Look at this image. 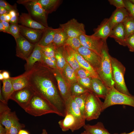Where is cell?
<instances>
[{"mask_svg": "<svg viewBox=\"0 0 134 134\" xmlns=\"http://www.w3.org/2000/svg\"><path fill=\"white\" fill-rule=\"evenodd\" d=\"M52 70L43 62H37L30 70L28 86L35 93L48 102L59 116L65 117V102L53 80Z\"/></svg>", "mask_w": 134, "mask_h": 134, "instance_id": "6da1fadb", "label": "cell"}, {"mask_svg": "<svg viewBox=\"0 0 134 134\" xmlns=\"http://www.w3.org/2000/svg\"><path fill=\"white\" fill-rule=\"evenodd\" d=\"M24 110L34 116L51 113L59 116L58 112L48 102L34 92Z\"/></svg>", "mask_w": 134, "mask_h": 134, "instance_id": "7a4b0ae2", "label": "cell"}, {"mask_svg": "<svg viewBox=\"0 0 134 134\" xmlns=\"http://www.w3.org/2000/svg\"><path fill=\"white\" fill-rule=\"evenodd\" d=\"M106 40H103L101 52L100 67L98 74L101 80L108 88L114 87L110 56Z\"/></svg>", "mask_w": 134, "mask_h": 134, "instance_id": "3957f363", "label": "cell"}, {"mask_svg": "<svg viewBox=\"0 0 134 134\" xmlns=\"http://www.w3.org/2000/svg\"><path fill=\"white\" fill-rule=\"evenodd\" d=\"M112 68L114 87L119 92L129 96L132 95L130 93L126 85L124 79L126 68L122 63L116 58L110 56Z\"/></svg>", "mask_w": 134, "mask_h": 134, "instance_id": "277c9868", "label": "cell"}, {"mask_svg": "<svg viewBox=\"0 0 134 134\" xmlns=\"http://www.w3.org/2000/svg\"><path fill=\"white\" fill-rule=\"evenodd\" d=\"M124 105L134 107V96H129L117 91L114 87L108 88L102 108V112L108 107L115 105Z\"/></svg>", "mask_w": 134, "mask_h": 134, "instance_id": "5b68a950", "label": "cell"}, {"mask_svg": "<svg viewBox=\"0 0 134 134\" xmlns=\"http://www.w3.org/2000/svg\"><path fill=\"white\" fill-rule=\"evenodd\" d=\"M17 2L24 5L32 18L46 27H48L47 22V14L37 0H19Z\"/></svg>", "mask_w": 134, "mask_h": 134, "instance_id": "8992f818", "label": "cell"}, {"mask_svg": "<svg viewBox=\"0 0 134 134\" xmlns=\"http://www.w3.org/2000/svg\"><path fill=\"white\" fill-rule=\"evenodd\" d=\"M103 102L93 92H89L86 100L84 117L90 121L98 119L102 112Z\"/></svg>", "mask_w": 134, "mask_h": 134, "instance_id": "52a82bcc", "label": "cell"}, {"mask_svg": "<svg viewBox=\"0 0 134 134\" xmlns=\"http://www.w3.org/2000/svg\"><path fill=\"white\" fill-rule=\"evenodd\" d=\"M60 27L64 31L68 37H79L81 35L86 34L84 24L78 22L75 18L65 23L60 24Z\"/></svg>", "mask_w": 134, "mask_h": 134, "instance_id": "ba28073f", "label": "cell"}, {"mask_svg": "<svg viewBox=\"0 0 134 134\" xmlns=\"http://www.w3.org/2000/svg\"><path fill=\"white\" fill-rule=\"evenodd\" d=\"M16 44V56L26 61L32 52L35 46L21 34L15 39Z\"/></svg>", "mask_w": 134, "mask_h": 134, "instance_id": "9c48e42d", "label": "cell"}, {"mask_svg": "<svg viewBox=\"0 0 134 134\" xmlns=\"http://www.w3.org/2000/svg\"><path fill=\"white\" fill-rule=\"evenodd\" d=\"M19 120L15 112H12L7 104L0 101V123L4 127L6 132L14 123Z\"/></svg>", "mask_w": 134, "mask_h": 134, "instance_id": "30bf717a", "label": "cell"}, {"mask_svg": "<svg viewBox=\"0 0 134 134\" xmlns=\"http://www.w3.org/2000/svg\"><path fill=\"white\" fill-rule=\"evenodd\" d=\"M34 92L29 86L14 91L10 99L16 102L24 110L29 103Z\"/></svg>", "mask_w": 134, "mask_h": 134, "instance_id": "8fae6325", "label": "cell"}, {"mask_svg": "<svg viewBox=\"0 0 134 134\" xmlns=\"http://www.w3.org/2000/svg\"><path fill=\"white\" fill-rule=\"evenodd\" d=\"M79 38L82 46L101 56L103 40L92 35H88L86 34L81 35Z\"/></svg>", "mask_w": 134, "mask_h": 134, "instance_id": "7c38bea8", "label": "cell"}, {"mask_svg": "<svg viewBox=\"0 0 134 134\" xmlns=\"http://www.w3.org/2000/svg\"><path fill=\"white\" fill-rule=\"evenodd\" d=\"M52 70L57 82L58 90L65 102L71 96L70 84L60 70L58 69L52 68Z\"/></svg>", "mask_w": 134, "mask_h": 134, "instance_id": "4fadbf2b", "label": "cell"}, {"mask_svg": "<svg viewBox=\"0 0 134 134\" xmlns=\"http://www.w3.org/2000/svg\"><path fill=\"white\" fill-rule=\"evenodd\" d=\"M76 50L98 73L100 67L101 57L93 51L82 45Z\"/></svg>", "mask_w": 134, "mask_h": 134, "instance_id": "5bb4252c", "label": "cell"}, {"mask_svg": "<svg viewBox=\"0 0 134 134\" xmlns=\"http://www.w3.org/2000/svg\"><path fill=\"white\" fill-rule=\"evenodd\" d=\"M65 118L60 120L58 124L62 131L66 132L69 130L72 132L78 130L85 125L71 114L67 112Z\"/></svg>", "mask_w": 134, "mask_h": 134, "instance_id": "9a60e30c", "label": "cell"}, {"mask_svg": "<svg viewBox=\"0 0 134 134\" xmlns=\"http://www.w3.org/2000/svg\"><path fill=\"white\" fill-rule=\"evenodd\" d=\"M19 25L21 34L30 42L35 45L39 42L45 30L33 29L21 25Z\"/></svg>", "mask_w": 134, "mask_h": 134, "instance_id": "2e32d148", "label": "cell"}, {"mask_svg": "<svg viewBox=\"0 0 134 134\" xmlns=\"http://www.w3.org/2000/svg\"><path fill=\"white\" fill-rule=\"evenodd\" d=\"M112 30L109 24V18H105L96 28L94 29V33L92 35L103 40H106Z\"/></svg>", "mask_w": 134, "mask_h": 134, "instance_id": "e0dca14e", "label": "cell"}, {"mask_svg": "<svg viewBox=\"0 0 134 134\" xmlns=\"http://www.w3.org/2000/svg\"><path fill=\"white\" fill-rule=\"evenodd\" d=\"M129 15L125 8H116L109 18L110 27L112 30L119 24L122 23Z\"/></svg>", "mask_w": 134, "mask_h": 134, "instance_id": "ac0fdd59", "label": "cell"}, {"mask_svg": "<svg viewBox=\"0 0 134 134\" xmlns=\"http://www.w3.org/2000/svg\"><path fill=\"white\" fill-rule=\"evenodd\" d=\"M18 22L21 25L32 29L44 30L47 28L33 19L28 13H22L19 16Z\"/></svg>", "mask_w": 134, "mask_h": 134, "instance_id": "d6986e66", "label": "cell"}, {"mask_svg": "<svg viewBox=\"0 0 134 134\" xmlns=\"http://www.w3.org/2000/svg\"><path fill=\"white\" fill-rule=\"evenodd\" d=\"M42 56L41 47L37 44L35 45L32 52L26 61V63L25 65L26 71L31 69L37 62L41 61Z\"/></svg>", "mask_w": 134, "mask_h": 134, "instance_id": "ffe728a7", "label": "cell"}, {"mask_svg": "<svg viewBox=\"0 0 134 134\" xmlns=\"http://www.w3.org/2000/svg\"><path fill=\"white\" fill-rule=\"evenodd\" d=\"M92 91L99 98L104 99L108 88L102 80L99 78L93 77L92 79Z\"/></svg>", "mask_w": 134, "mask_h": 134, "instance_id": "44dd1931", "label": "cell"}, {"mask_svg": "<svg viewBox=\"0 0 134 134\" xmlns=\"http://www.w3.org/2000/svg\"><path fill=\"white\" fill-rule=\"evenodd\" d=\"M109 37L113 38L120 45L126 46L125 31L122 23L119 24L113 28Z\"/></svg>", "mask_w": 134, "mask_h": 134, "instance_id": "7402d4cb", "label": "cell"}, {"mask_svg": "<svg viewBox=\"0 0 134 134\" xmlns=\"http://www.w3.org/2000/svg\"><path fill=\"white\" fill-rule=\"evenodd\" d=\"M30 70L26 71L18 76L10 77L14 91L23 89L29 85V75Z\"/></svg>", "mask_w": 134, "mask_h": 134, "instance_id": "603a6c76", "label": "cell"}, {"mask_svg": "<svg viewBox=\"0 0 134 134\" xmlns=\"http://www.w3.org/2000/svg\"><path fill=\"white\" fill-rule=\"evenodd\" d=\"M66 113L68 112L74 115L80 121L85 124L86 120L82 115L80 110L71 96L65 102Z\"/></svg>", "mask_w": 134, "mask_h": 134, "instance_id": "cb8c5ba5", "label": "cell"}, {"mask_svg": "<svg viewBox=\"0 0 134 134\" xmlns=\"http://www.w3.org/2000/svg\"><path fill=\"white\" fill-rule=\"evenodd\" d=\"M70 48L72 53L77 60L80 67L89 71L93 77L97 78L101 80L96 70L77 50L72 49L70 47Z\"/></svg>", "mask_w": 134, "mask_h": 134, "instance_id": "d4e9b609", "label": "cell"}, {"mask_svg": "<svg viewBox=\"0 0 134 134\" xmlns=\"http://www.w3.org/2000/svg\"><path fill=\"white\" fill-rule=\"evenodd\" d=\"M57 29L48 27L45 30L41 38L37 44L40 46H46L53 43L54 34Z\"/></svg>", "mask_w": 134, "mask_h": 134, "instance_id": "484cf974", "label": "cell"}, {"mask_svg": "<svg viewBox=\"0 0 134 134\" xmlns=\"http://www.w3.org/2000/svg\"><path fill=\"white\" fill-rule=\"evenodd\" d=\"M85 131L89 134H111L105 128L103 123L98 122L94 125H85L83 127Z\"/></svg>", "mask_w": 134, "mask_h": 134, "instance_id": "4316f807", "label": "cell"}, {"mask_svg": "<svg viewBox=\"0 0 134 134\" xmlns=\"http://www.w3.org/2000/svg\"><path fill=\"white\" fill-rule=\"evenodd\" d=\"M2 81V94L4 99L7 104L11 96L14 92L13 88L10 78L8 79H4Z\"/></svg>", "mask_w": 134, "mask_h": 134, "instance_id": "83f0119b", "label": "cell"}, {"mask_svg": "<svg viewBox=\"0 0 134 134\" xmlns=\"http://www.w3.org/2000/svg\"><path fill=\"white\" fill-rule=\"evenodd\" d=\"M42 5L46 13L48 14L55 11L59 5L60 0H37Z\"/></svg>", "mask_w": 134, "mask_h": 134, "instance_id": "f1b7e54d", "label": "cell"}, {"mask_svg": "<svg viewBox=\"0 0 134 134\" xmlns=\"http://www.w3.org/2000/svg\"><path fill=\"white\" fill-rule=\"evenodd\" d=\"M61 72L70 85L77 82L75 71L67 62Z\"/></svg>", "mask_w": 134, "mask_h": 134, "instance_id": "f546056e", "label": "cell"}, {"mask_svg": "<svg viewBox=\"0 0 134 134\" xmlns=\"http://www.w3.org/2000/svg\"><path fill=\"white\" fill-rule=\"evenodd\" d=\"M67 37L64 31L60 27L58 28L54 34L53 44L56 48L63 46Z\"/></svg>", "mask_w": 134, "mask_h": 134, "instance_id": "4dcf8cb0", "label": "cell"}, {"mask_svg": "<svg viewBox=\"0 0 134 134\" xmlns=\"http://www.w3.org/2000/svg\"><path fill=\"white\" fill-rule=\"evenodd\" d=\"M61 47L56 48L55 57L57 68L62 72L67 62L63 54L62 48H61Z\"/></svg>", "mask_w": 134, "mask_h": 134, "instance_id": "1f68e13d", "label": "cell"}, {"mask_svg": "<svg viewBox=\"0 0 134 134\" xmlns=\"http://www.w3.org/2000/svg\"><path fill=\"white\" fill-rule=\"evenodd\" d=\"M126 33V40L127 38L134 34V20L130 15L122 23Z\"/></svg>", "mask_w": 134, "mask_h": 134, "instance_id": "d6a6232c", "label": "cell"}, {"mask_svg": "<svg viewBox=\"0 0 134 134\" xmlns=\"http://www.w3.org/2000/svg\"><path fill=\"white\" fill-rule=\"evenodd\" d=\"M89 92L78 96L71 95L74 101L79 108L82 115L85 118L84 109L86 100Z\"/></svg>", "mask_w": 134, "mask_h": 134, "instance_id": "836d02e7", "label": "cell"}, {"mask_svg": "<svg viewBox=\"0 0 134 134\" xmlns=\"http://www.w3.org/2000/svg\"><path fill=\"white\" fill-rule=\"evenodd\" d=\"M43 54L46 57L56 63L55 57L56 48L53 43L46 46H40Z\"/></svg>", "mask_w": 134, "mask_h": 134, "instance_id": "e575fe53", "label": "cell"}, {"mask_svg": "<svg viewBox=\"0 0 134 134\" xmlns=\"http://www.w3.org/2000/svg\"><path fill=\"white\" fill-rule=\"evenodd\" d=\"M70 90L72 96H78L90 92L77 82L70 85Z\"/></svg>", "mask_w": 134, "mask_h": 134, "instance_id": "d590c367", "label": "cell"}, {"mask_svg": "<svg viewBox=\"0 0 134 134\" xmlns=\"http://www.w3.org/2000/svg\"><path fill=\"white\" fill-rule=\"evenodd\" d=\"M69 46L74 50H77L81 44L78 37H68L64 45Z\"/></svg>", "mask_w": 134, "mask_h": 134, "instance_id": "8d00e7d4", "label": "cell"}, {"mask_svg": "<svg viewBox=\"0 0 134 134\" xmlns=\"http://www.w3.org/2000/svg\"><path fill=\"white\" fill-rule=\"evenodd\" d=\"M92 77L90 76L82 79H78L77 82L82 87L88 89L90 92H92L91 82Z\"/></svg>", "mask_w": 134, "mask_h": 134, "instance_id": "74e56055", "label": "cell"}, {"mask_svg": "<svg viewBox=\"0 0 134 134\" xmlns=\"http://www.w3.org/2000/svg\"><path fill=\"white\" fill-rule=\"evenodd\" d=\"M25 127L24 124L20 123L18 121L12 125L6 133L8 134H18L19 131Z\"/></svg>", "mask_w": 134, "mask_h": 134, "instance_id": "f35d334b", "label": "cell"}, {"mask_svg": "<svg viewBox=\"0 0 134 134\" xmlns=\"http://www.w3.org/2000/svg\"><path fill=\"white\" fill-rule=\"evenodd\" d=\"M10 24L9 31L10 34L15 39L19 36L20 34L19 25L17 24Z\"/></svg>", "mask_w": 134, "mask_h": 134, "instance_id": "ab89813d", "label": "cell"}, {"mask_svg": "<svg viewBox=\"0 0 134 134\" xmlns=\"http://www.w3.org/2000/svg\"><path fill=\"white\" fill-rule=\"evenodd\" d=\"M76 75L77 79H82L90 76L93 77L89 71L81 67H80L77 70Z\"/></svg>", "mask_w": 134, "mask_h": 134, "instance_id": "60d3db41", "label": "cell"}, {"mask_svg": "<svg viewBox=\"0 0 134 134\" xmlns=\"http://www.w3.org/2000/svg\"><path fill=\"white\" fill-rule=\"evenodd\" d=\"M125 8L126 9L129 15L134 20V4L130 0H124Z\"/></svg>", "mask_w": 134, "mask_h": 134, "instance_id": "b9f144b4", "label": "cell"}, {"mask_svg": "<svg viewBox=\"0 0 134 134\" xmlns=\"http://www.w3.org/2000/svg\"><path fill=\"white\" fill-rule=\"evenodd\" d=\"M41 62L52 68L58 69L56 63L52 61L49 58L45 56L43 53Z\"/></svg>", "mask_w": 134, "mask_h": 134, "instance_id": "7bdbcfd3", "label": "cell"}, {"mask_svg": "<svg viewBox=\"0 0 134 134\" xmlns=\"http://www.w3.org/2000/svg\"><path fill=\"white\" fill-rule=\"evenodd\" d=\"M126 42L129 51L134 52V34L126 39Z\"/></svg>", "mask_w": 134, "mask_h": 134, "instance_id": "ee69618b", "label": "cell"}, {"mask_svg": "<svg viewBox=\"0 0 134 134\" xmlns=\"http://www.w3.org/2000/svg\"><path fill=\"white\" fill-rule=\"evenodd\" d=\"M110 4L115 6L116 8H125L124 0H109Z\"/></svg>", "mask_w": 134, "mask_h": 134, "instance_id": "f6af8a7d", "label": "cell"}, {"mask_svg": "<svg viewBox=\"0 0 134 134\" xmlns=\"http://www.w3.org/2000/svg\"><path fill=\"white\" fill-rule=\"evenodd\" d=\"M0 6L3 7L9 12L12 10H16L14 7L11 5L6 1L4 0H0Z\"/></svg>", "mask_w": 134, "mask_h": 134, "instance_id": "bcb514c9", "label": "cell"}, {"mask_svg": "<svg viewBox=\"0 0 134 134\" xmlns=\"http://www.w3.org/2000/svg\"><path fill=\"white\" fill-rule=\"evenodd\" d=\"M19 17V14L18 13L16 15L11 17L9 23H10L18 24Z\"/></svg>", "mask_w": 134, "mask_h": 134, "instance_id": "7dc6e473", "label": "cell"}, {"mask_svg": "<svg viewBox=\"0 0 134 134\" xmlns=\"http://www.w3.org/2000/svg\"><path fill=\"white\" fill-rule=\"evenodd\" d=\"M1 21L4 26L6 30V33L10 34V25L9 23L6 21Z\"/></svg>", "mask_w": 134, "mask_h": 134, "instance_id": "c3c4849f", "label": "cell"}, {"mask_svg": "<svg viewBox=\"0 0 134 134\" xmlns=\"http://www.w3.org/2000/svg\"><path fill=\"white\" fill-rule=\"evenodd\" d=\"M9 12L6 9L1 6H0V16L8 13Z\"/></svg>", "mask_w": 134, "mask_h": 134, "instance_id": "681fc988", "label": "cell"}, {"mask_svg": "<svg viewBox=\"0 0 134 134\" xmlns=\"http://www.w3.org/2000/svg\"><path fill=\"white\" fill-rule=\"evenodd\" d=\"M4 79H8L10 78L9 73L6 71H3L2 72Z\"/></svg>", "mask_w": 134, "mask_h": 134, "instance_id": "f907efd6", "label": "cell"}, {"mask_svg": "<svg viewBox=\"0 0 134 134\" xmlns=\"http://www.w3.org/2000/svg\"><path fill=\"white\" fill-rule=\"evenodd\" d=\"M6 133L5 128H4L2 125L0 123V134H5Z\"/></svg>", "mask_w": 134, "mask_h": 134, "instance_id": "816d5d0a", "label": "cell"}, {"mask_svg": "<svg viewBox=\"0 0 134 134\" xmlns=\"http://www.w3.org/2000/svg\"><path fill=\"white\" fill-rule=\"evenodd\" d=\"M18 13V12L16 10H12L9 12V13L11 15V17L14 16Z\"/></svg>", "mask_w": 134, "mask_h": 134, "instance_id": "f5cc1de1", "label": "cell"}, {"mask_svg": "<svg viewBox=\"0 0 134 134\" xmlns=\"http://www.w3.org/2000/svg\"><path fill=\"white\" fill-rule=\"evenodd\" d=\"M0 31L6 33L5 29L1 21H0Z\"/></svg>", "mask_w": 134, "mask_h": 134, "instance_id": "db71d44e", "label": "cell"}, {"mask_svg": "<svg viewBox=\"0 0 134 134\" xmlns=\"http://www.w3.org/2000/svg\"><path fill=\"white\" fill-rule=\"evenodd\" d=\"M6 14H4L0 16V21L7 22L6 16Z\"/></svg>", "mask_w": 134, "mask_h": 134, "instance_id": "11a10c76", "label": "cell"}, {"mask_svg": "<svg viewBox=\"0 0 134 134\" xmlns=\"http://www.w3.org/2000/svg\"><path fill=\"white\" fill-rule=\"evenodd\" d=\"M0 101H1L4 103L6 104V103L4 99L2 97V94L1 90V84L0 83Z\"/></svg>", "mask_w": 134, "mask_h": 134, "instance_id": "9f6ffc18", "label": "cell"}, {"mask_svg": "<svg viewBox=\"0 0 134 134\" xmlns=\"http://www.w3.org/2000/svg\"><path fill=\"white\" fill-rule=\"evenodd\" d=\"M18 134H29L27 131L21 129L19 131Z\"/></svg>", "mask_w": 134, "mask_h": 134, "instance_id": "6f0895ef", "label": "cell"}, {"mask_svg": "<svg viewBox=\"0 0 134 134\" xmlns=\"http://www.w3.org/2000/svg\"><path fill=\"white\" fill-rule=\"evenodd\" d=\"M6 16L7 22L9 23L11 18V15L8 13L6 14Z\"/></svg>", "mask_w": 134, "mask_h": 134, "instance_id": "680465c9", "label": "cell"}, {"mask_svg": "<svg viewBox=\"0 0 134 134\" xmlns=\"http://www.w3.org/2000/svg\"><path fill=\"white\" fill-rule=\"evenodd\" d=\"M2 70H0V80H1L2 81L4 79V77L2 74Z\"/></svg>", "mask_w": 134, "mask_h": 134, "instance_id": "91938a15", "label": "cell"}, {"mask_svg": "<svg viewBox=\"0 0 134 134\" xmlns=\"http://www.w3.org/2000/svg\"><path fill=\"white\" fill-rule=\"evenodd\" d=\"M41 134H47V132L45 129H43L42 130V133Z\"/></svg>", "mask_w": 134, "mask_h": 134, "instance_id": "94428289", "label": "cell"}, {"mask_svg": "<svg viewBox=\"0 0 134 134\" xmlns=\"http://www.w3.org/2000/svg\"><path fill=\"white\" fill-rule=\"evenodd\" d=\"M120 134H134V130L132 132L129 133H126L125 132L121 133Z\"/></svg>", "mask_w": 134, "mask_h": 134, "instance_id": "6125c7cd", "label": "cell"}, {"mask_svg": "<svg viewBox=\"0 0 134 134\" xmlns=\"http://www.w3.org/2000/svg\"><path fill=\"white\" fill-rule=\"evenodd\" d=\"M130 0L134 4V0Z\"/></svg>", "mask_w": 134, "mask_h": 134, "instance_id": "be15d7a7", "label": "cell"}, {"mask_svg": "<svg viewBox=\"0 0 134 134\" xmlns=\"http://www.w3.org/2000/svg\"><path fill=\"white\" fill-rule=\"evenodd\" d=\"M83 133H84V134H89L87 133V132H86L85 131H84L83 132Z\"/></svg>", "mask_w": 134, "mask_h": 134, "instance_id": "e7e4bbea", "label": "cell"}, {"mask_svg": "<svg viewBox=\"0 0 134 134\" xmlns=\"http://www.w3.org/2000/svg\"><path fill=\"white\" fill-rule=\"evenodd\" d=\"M81 134H84V133H83V132L81 133Z\"/></svg>", "mask_w": 134, "mask_h": 134, "instance_id": "03108f58", "label": "cell"}, {"mask_svg": "<svg viewBox=\"0 0 134 134\" xmlns=\"http://www.w3.org/2000/svg\"><path fill=\"white\" fill-rule=\"evenodd\" d=\"M5 134H8V133H6Z\"/></svg>", "mask_w": 134, "mask_h": 134, "instance_id": "003e7915", "label": "cell"}]
</instances>
